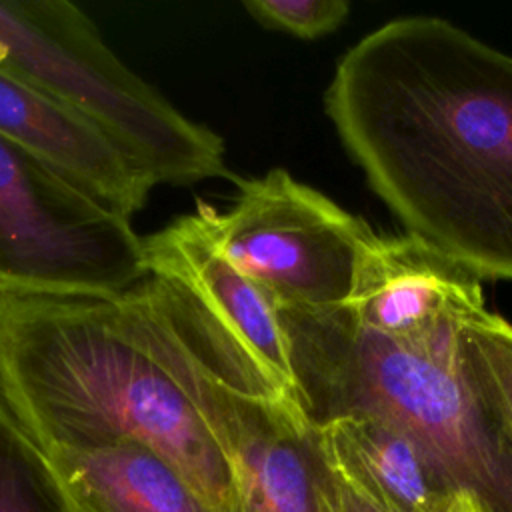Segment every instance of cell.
Listing matches in <instances>:
<instances>
[{
	"label": "cell",
	"mask_w": 512,
	"mask_h": 512,
	"mask_svg": "<svg viewBox=\"0 0 512 512\" xmlns=\"http://www.w3.org/2000/svg\"><path fill=\"white\" fill-rule=\"evenodd\" d=\"M466 362L512 432V324L480 312L462 328Z\"/></svg>",
	"instance_id": "14"
},
{
	"label": "cell",
	"mask_w": 512,
	"mask_h": 512,
	"mask_svg": "<svg viewBox=\"0 0 512 512\" xmlns=\"http://www.w3.org/2000/svg\"><path fill=\"white\" fill-rule=\"evenodd\" d=\"M344 148L410 234L512 280V58L448 20L356 42L324 96Z\"/></svg>",
	"instance_id": "1"
},
{
	"label": "cell",
	"mask_w": 512,
	"mask_h": 512,
	"mask_svg": "<svg viewBox=\"0 0 512 512\" xmlns=\"http://www.w3.org/2000/svg\"><path fill=\"white\" fill-rule=\"evenodd\" d=\"M144 264L148 276L178 286L244 356L292 396L276 302L222 254L198 210L146 236Z\"/></svg>",
	"instance_id": "8"
},
{
	"label": "cell",
	"mask_w": 512,
	"mask_h": 512,
	"mask_svg": "<svg viewBox=\"0 0 512 512\" xmlns=\"http://www.w3.org/2000/svg\"><path fill=\"white\" fill-rule=\"evenodd\" d=\"M146 276L128 218L0 136V294L120 298Z\"/></svg>",
	"instance_id": "5"
},
{
	"label": "cell",
	"mask_w": 512,
	"mask_h": 512,
	"mask_svg": "<svg viewBox=\"0 0 512 512\" xmlns=\"http://www.w3.org/2000/svg\"><path fill=\"white\" fill-rule=\"evenodd\" d=\"M222 254L278 308H336L352 300L376 234L284 168L238 180L218 212L198 202Z\"/></svg>",
	"instance_id": "7"
},
{
	"label": "cell",
	"mask_w": 512,
	"mask_h": 512,
	"mask_svg": "<svg viewBox=\"0 0 512 512\" xmlns=\"http://www.w3.org/2000/svg\"><path fill=\"white\" fill-rule=\"evenodd\" d=\"M346 306L364 328L406 344L486 310L480 278L410 232L374 238Z\"/></svg>",
	"instance_id": "9"
},
{
	"label": "cell",
	"mask_w": 512,
	"mask_h": 512,
	"mask_svg": "<svg viewBox=\"0 0 512 512\" xmlns=\"http://www.w3.org/2000/svg\"><path fill=\"white\" fill-rule=\"evenodd\" d=\"M0 512H76L50 454L0 392Z\"/></svg>",
	"instance_id": "13"
},
{
	"label": "cell",
	"mask_w": 512,
	"mask_h": 512,
	"mask_svg": "<svg viewBox=\"0 0 512 512\" xmlns=\"http://www.w3.org/2000/svg\"><path fill=\"white\" fill-rule=\"evenodd\" d=\"M336 512H382V510H378L370 500H366L362 494H358L352 486H348L340 478L338 496H336Z\"/></svg>",
	"instance_id": "16"
},
{
	"label": "cell",
	"mask_w": 512,
	"mask_h": 512,
	"mask_svg": "<svg viewBox=\"0 0 512 512\" xmlns=\"http://www.w3.org/2000/svg\"><path fill=\"white\" fill-rule=\"evenodd\" d=\"M322 432L338 476L382 512H454L464 494L410 436L372 416H348Z\"/></svg>",
	"instance_id": "11"
},
{
	"label": "cell",
	"mask_w": 512,
	"mask_h": 512,
	"mask_svg": "<svg viewBox=\"0 0 512 512\" xmlns=\"http://www.w3.org/2000/svg\"><path fill=\"white\" fill-rule=\"evenodd\" d=\"M244 8L262 26L306 40L330 34L350 12L346 0H246Z\"/></svg>",
	"instance_id": "15"
},
{
	"label": "cell",
	"mask_w": 512,
	"mask_h": 512,
	"mask_svg": "<svg viewBox=\"0 0 512 512\" xmlns=\"http://www.w3.org/2000/svg\"><path fill=\"white\" fill-rule=\"evenodd\" d=\"M122 302L224 452L240 512H336L338 472L322 432L292 398L238 390L190 352L132 292Z\"/></svg>",
	"instance_id": "6"
},
{
	"label": "cell",
	"mask_w": 512,
	"mask_h": 512,
	"mask_svg": "<svg viewBox=\"0 0 512 512\" xmlns=\"http://www.w3.org/2000/svg\"><path fill=\"white\" fill-rule=\"evenodd\" d=\"M0 392L46 452L142 444L240 512L224 452L122 296L0 294Z\"/></svg>",
	"instance_id": "2"
},
{
	"label": "cell",
	"mask_w": 512,
	"mask_h": 512,
	"mask_svg": "<svg viewBox=\"0 0 512 512\" xmlns=\"http://www.w3.org/2000/svg\"><path fill=\"white\" fill-rule=\"evenodd\" d=\"M278 314L292 398L312 426L348 416L384 420L484 512H512V432L466 362V322L406 344L364 328L346 304Z\"/></svg>",
	"instance_id": "3"
},
{
	"label": "cell",
	"mask_w": 512,
	"mask_h": 512,
	"mask_svg": "<svg viewBox=\"0 0 512 512\" xmlns=\"http://www.w3.org/2000/svg\"><path fill=\"white\" fill-rule=\"evenodd\" d=\"M454 512H484V510H482V508L476 504V500H474V498L466 496V498L460 502V506H458Z\"/></svg>",
	"instance_id": "17"
},
{
	"label": "cell",
	"mask_w": 512,
	"mask_h": 512,
	"mask_svg": "<svg viewBox=\"0 0 512 512\" xmlns=\"http://www.w3.org/2000/svg\"><path fill=\"white\" fill-rule=\"evenodd\" d=\"M0 66L94 122L156 184L226 174L222 138L122 64L72 2L0 0Z\"/></svg>",
	"instance_id": "4"
},
{
	"label": "cell",
	"mask_w": 512,
	"mask_h": 512,
	"mask_svg": "<svg viewBox=\"0 0 512 512\" xmlns=\"http://www.w3.org/2000/svg\"><path fill=\"white\" fill-rule=\"evenodd\" d=\"M0 136L82 192L132 220L154 188L150 174L86 116L0 66Z\"/></svg>",
	"instance_id": "10"
},
{
	"label": "cell",
	"mask_w": 512,
	"mask_h": 512,
	"mask_svg": "<svg viewBox=\"0 0 512 512\" xmlns=\"http://www.w3.org/2000/svg\"><path fill=\"white\" fill-rule=\"evenodd\" d=\"M48 454L76 512H224L170 460L142 444Z\"/></svg>",
	"instance_id": "12"
}]
</instances>
